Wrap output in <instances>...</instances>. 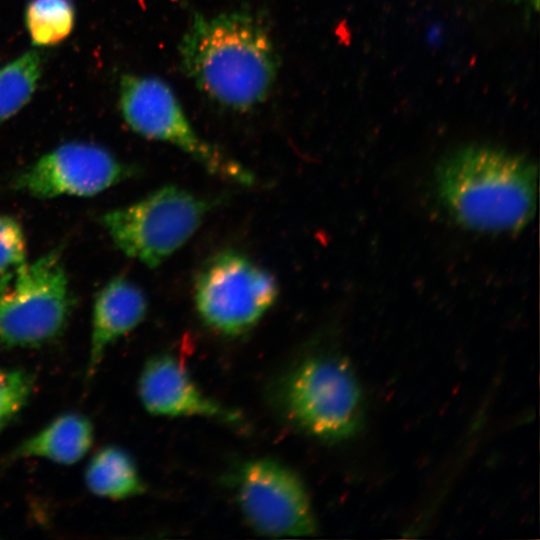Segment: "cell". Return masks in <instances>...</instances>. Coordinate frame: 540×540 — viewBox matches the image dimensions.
Listing matches in <instances>:
<instances>
[{
    "label": "cell",
    "mask_w": 540,
    "mask_h": 540,
    "mask_svg": "<svg viewBox=\"0 0 540 540\" xmlns=\"http://www.w3.org/2000/svg\"><path fill=\"white\" fill-rule=\"evenodd\" d=\"M27 263L26 238L18 220L0 214V275Z\"/></svg>",
    "instance_id": "obj_17"
},
{
    "label": "cell",
    "mask_w": 540,
    "mask_h": 540,
    "mask_svg": "<svg viewBox=\"0 0 540 540\" xmlns=\"http://www.w3.org/2000/svg\"><path fill=\"white\" fill-rule=\"evenodd\" d=\"M183 71L212 101L245 112L269 96L279 69L267 25L244 9L194 13L179 44Z\"/></svg>",
    "instance_id": "obj_1"
},
{
    "label": "cell",
    "mask_w": 540,
    "mask_h": 540,
    "mask_svg": "<svg viewBox=\"0 0 540 540\" xmlns=\"http://www.w3.org/2000/svg\"><path fill=\"white\" fill-rule=\"evenodd\" d=\"M119 107L126 124L140 136L178 148L212 175L244 186L255 184L249 169L198 134L173 89L160 78L123 75Z\"/></svg>",
    "instance_id": "obj_6"
},
{
    "label": "cell",
    "mask_w": 540,
    "mask_h": 540,
    "mask_svg": "<svg viewBox=\"0 0 540 540\" xmlns=\"http://www.w3.org/2000/svg\"><path fill=\"white\" fill-rule=\"evenodd\" d=\"M94 441L91 420L77 412L63 413L17 445L10 459L40 458L73 465L89 452Z\"/></svg>",
    "instance_id": "obj_12"
},
{
    "label": "cell",
    "mask_w": 540,
    "mask_h": 540,
    "mask_svg": "<svg viewBox=\"0 0 540 540\" xmlns=\"http://www.w3.org/2000/svg\"><path fill=\"white\" fill-rule=\"evenodd\" d=\"M147 309L145 292L126 276L113 277L101 288L93 305L88 378L100 366L107 349L143 321Z\"/></svg>",
    "instance_id": "obj_11"
},
{
    "label": "cell",
    "mask_w": 540,
    "mask_h": 540,
    "mask_svg": "<svg viewBox=\"0 0 540 540\" xmlns=\"http://www.w3.org/2000/svg\"><path fill=\"white\" fill-rule=\"evenodd\" d=\"M236 498L244 519L260 534L307 536L316 531L304 483L292 469L276 460L245 462L236 474Z\"/></svg>",
    "instance_id": "obj_8"
},
{
    "label": "cell",
    "mask_w": 540,
    "mask_h": 540,
    "mask_svg": "<svg viewBox=\"0 0 540 540\" xmlns=\"http://www.w3.org/2000/svg\"><path fill=\"white\" fill-rule=\"evenodd\" d=\"M537 167L505 150L470 146L436 168L440 202L460 226L483 233H515L533 218Z\"/></svg>",
    "instance_id": "obj_2"
},
{
    "label": "cell",
    "mask_w": 540,
    "mask_h": 540,
    "mask_svg": "<svg viewBox=\"0 0 540 540\" xmlns=\"http://www.w3.org/2000/svg\"><path fill=\"white\" fill-rule=\"evenodd\" d=\"M136 169L104 147L67 142L47 152L19 172L12 187L39 199L97 195L131 178Z\"/></svg>",
    "instance_id": "obj_9"
},
{
    "label": "cell",
    "mask_w": 540,
    "mask_h": 540,
    "mask_svg": "<svg viewBox=\"0 0 540 540\" xmlns=\"http://www.w3.org/2000/svg\"><path fill=\"white\" fill-rule=\"evenodd\" d=\"M42 73V58L27 51L0 67V123L20 111L31 99Z\"/></svg>",
    "instance_id": "obj_14"
},
{
    "label": "cell",
    "mask_w": 540,
    "mask_h": 540,
    "mask_svg": "<svg viewBox=\"0 0 540 540\" xmlns=\"http://www.w3.org/2000/svg\"><path fill=\"white\" fill-rule=\"evenodd\" d=\"M25 22L32 42L37 46H52L62 42L75 24L72 0H30Z\"/></svg>",
    "instance_id": "obj_15"
},
{
    "label": "cell",
    "mask_w": 540,
    "mask_h": 540,
    "mask_svg": "<svg viewBox=\"0 0 540 540\" xmlns=\"http://www.w3.org/2000/svg\"><path fill=\"white\" fill-rule=\"evenodd\" d=\"M138 396L155 416H198L227 423L239 421L237 413L206 396L183 364L170 354L150 358L138 379Z\"/></svg>",
    "instance_id": "obj_10"
},
{
    "label": "cell",
    "mask_w": 540,
    "mask_h": 540,
    "mask_svg": "<svg viewBox=\"0 0 540 540\" xmlns=\"http://www.w3.org/2000/svg\"><path fill=\"white\" fill-rule=\"evenodd\" d=\"M280 404L287 418L316 438L339 441L361 428V387L348 361L335 354L302 360L285 377Z\"/></svg>",
    "instance_id": "obj_5"
},
{
    "label": "cell",
    "mask_w": 540,
    "mask_h": 540,
    "mask_svg": "<svg viewBox=\"0 0 540 540\" xmlns=\"http://www.w3.org/2000/svg\"><path fill=\"white\" fill-rule=\"evenodd\" d=\"M278 294L275 276L236 250L212 256L194 281L198 315L207 326L227 336L252 329L274 305Z\"/></svg>",
    "instance_id": "obj_7"
},
{
    "label": "cell",
    "mask_w": 540,
    "mask_h": 540,
    "mask_svg": "<svg viewBox=\"0 0 540 540\" xmlns=\"http://www.w3.org/2000/svg\"><path fill=\"white\" fill-rule=\"evenodd\" d=\"M533 4L537 7L538 6V3H539V0H532Z\"/></svg>",
    "instance_id": "obj_18"
},
{
    "label": "cell",
    "mask_w": 540,
    "mask_h": 540,
    "mask_svg": "<svg viewBox=\"0 0 540 540\" xmlns=\"http://www.w3.org/2000/svg\"><path fill=\"white\" fill-rule=\"evenodd\" d=\"M34 385V377L27 370L0 368V433L28 404Z\"/></svg>",
    "instance_id": "obj_16"
},
{
    "label": "cell",
    "mask_w": 540,
    "mask_h": 540,
    "mask_svg": "<svg viewBox=\"0 0 540 540\" xmlns=\"http://www.w3.org/2000/svg\"><path fill=\"white\" fill-rule=\"evenodd\" d=\"M74 308L59 249L0 275V349L36 348L59 338Z\"/></svg>",
    "instance_id": "obj_3"
},
{
    "label": "cell",
    "mask_w": 540,
    "mask_h": 540,
    "mask_svg": "<svg viewBox=\"0 0 540 540\" xmlns=\"http://www.w3.org/2000/svg\"><path fill=\"white\" fill-rule=\"evenodd\" d=\"M217 204L219 200L169 184L99 220L119 251L155 268L189 241Z\"/></svg>",
    "instance_id": "obj_4"
},
{
    "label": "cell",
    "mask_w": 540,
    "mask_h": 540,
    "mask_svg": "<svg viewBox=\"0 0 540 540\" xmlns=\"http://www.w3.org/2000/svg\"><path fill=\"white\" fill-rule=\"evenodd\" d=\"M84 481L92 494L111 500L132 498L146 489L132 456L116 445L105 446L93 455Z\"/></svg>",
    "instance_id": "obj_13"
}]
</instances>
